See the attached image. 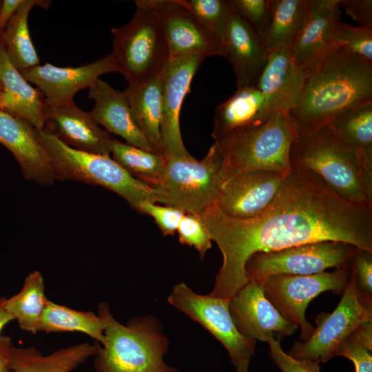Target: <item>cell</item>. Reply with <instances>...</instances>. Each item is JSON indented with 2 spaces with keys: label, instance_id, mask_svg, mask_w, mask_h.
<instances>
[{
  "label": "cell",
  "instance_id": "35",
  "mask_svg": "<svg viewBox=\"0 0 372 372\" xmlns=\"http://www.w3.org/2000/svg\"><path fill=\"white\" fill-rule=\"evenodd\" d=\"M332 45L334 48L344 47L372 62V22L355 27L338 21L333 31Z\"/></svg>",
  "mask_w": 372,
  "mask_h": 372
},
{
  "label": "cell",
  "instance_id": "17",
  "mask_svg": "<svg viewBox=\"0 0 372 372\" xmlns=\"http://www.w3.org/2000/svg\"><path fill=\"white\" fill-rule=\"evenodd\" d=\"M19 72L37 85L48 103L64 105L74 103L75 94L89 88L101 75L118 72V69L110 54L79 67L61 68L45 63Z\"/></svg>",
  "mask_w": 372,
  "mask_h": 372
},
{
  "label": "cell",
  "instance_id": "13",
  "mask_svg": "<svg viewBox=\"0 0 372 372\" xmlns=\"http://www.w3.org/2000/svg\"><path fill=\"white\" fill-rule=\"evenodd\" d=\"M205 58L185 54L169 59L162 70L161 136L164 153L180 157L192 156L183 142L180 113L194 76Z\"/></svg>",
  "mask_w": 372,
  "mask_h": 372
},
{
  "label": "cell",
  "instance_id": "6",
  "mask_svg": "<svg viewBox=\"0 0 372 372\" xmlns=\"http://www.w3.org/2000/svg\"><path fill=\"white\" fill-rule=\"evenodd\" d=\"M37 131L52 161L56 180H76L105 187L137 211L143 203H157L152 187L132 176L110 156L73 149L45 128Z\"/></svg>",
  "mask_w": 372,
  "mask_h": 372
},
{
  "label": "cell",
  "instance_id": "8",
  "mask_svg": "<svg viewBox=\"0 0 372 372\" xmlns=\"http://www.w3.org/2000/svg\"><path fill=\"white\" fill-rule=\"evenodd\" d=\"M135 4L132 19L111 29V55L129 83L160 74L169 59L160 17L152 0H136Z\"/></svg>",
  "mask_w": 372,
  "mask_h": 372
},
{
  "label": "cell",
  "instance_id": "38",
  "mask_svg": "<svg viewBox=\"0 0 372 372\" xmlns=\"http://www.w3.org/2000/svg\"><path fill=\"white\" fill-rule=\"evenodd\" d=\"M347 267L361 293L372 299V252L355 247Z\"/></svg>",
  "mask_w": 372,
  "mask_h": 372
},
{
  "label": "cell",
  "instance_id": "23",
  "mask_svg": "<svg viewBox=\"0 0 372 372\" xmlns=\"http://www.w3.org/2000/svg\"><path fill=\"white\" fill-rule=\"evenodd\" d=\"M88 98L94 101L90 115L107 132L121 136L130 145L157 152L136 125L123 92L99 78L89 87Z\"/></svg>",
  "mask_w": 372,
  "mask_h": 372
},
{
  "label": "cell",
  "instance_id": "12",
  "mask_svg": "<svg viewBox=\"0 0 372 372\" xmlns=\"http://www.w3.org/2000/svg\"><path fill=\"white\" fill-rule=\"evenodd\" d=\"M350 277L348 268L309 276L278 275L267 277L260 282L266 298L282 317L300 328L298 340H305L314 327L307 322L305 311L310 302L321 293L329 291L344 293Z\"/></svg>",
  "mask_w": 372,
  "mask_h": 372
},
{
  "label": "cell",
  "instance_id": "3",
  "mask_svg": "<svg viewBox=\"0 0 372 372\" xmlns=\"http://www.w3.org/2000/svg\"><path fill=\"white\" fill-rule=\"evenodd\" d=\"M289 159L291 167L316 174L341 198L372 207V154L362 155L331 126L298 136Z\"/></svg>",
  "mask_w": 372,
  "mask_h": 372
},
{
  "label": "cell",
  "instance_id": "9",
  "mask_svg": "<svg viewBox=\"0 0 372 372\" xmlns=\"http://www.w3.org/2000/svg\"><path fill=\"white\" fill-rule=\"evenodd\" d=\"M372 321V299L359 290L350 273L348 285L336 308L315 318L316 327L305 340H298L289 353L298 360L327 362L336 356L340 346L364 324Z\"/></svg>",
  "mask_w": 372,
  "mask_h": 372
},
{
  "label": "cell",
  "instance_id": "7",
  "mask_svg": "<svg viewBox=\"0 0 372 372\" xmlns=\"http://www.w3.org/2000/svg\"><path fill=\"white\" fill-rule=\"evenodd\" d=\"M163 155V180L152 187L157 203L198 214L216 203L220 187L229 174L215 143L200 160L192 156Z\"/></svg>",
  "mask_w": 372,
  "mask_h": 372
},
{
  "label": "cell",
  "instance_id": "19",
  "mask_svg": "<svg viewBox=\"0 0 372 372\" xmlns=\"http://www.w3.org/2000/svg\"><path fill=\"white\" fill-rule=\"evenodd\" d=\"M0 143L14 155L26 179L41 185L54 182L50 158L29 123L0 110Z\"/></svg>",
  "mask_w": 372,
  "mask_h": 372
},
{
  "label": "cell",
  "instance_id": "30",
  "mask_svg": "<svg viewBox=\"0 0 372 372\" xmlns=\"http://www.w3.org/2000/svg\"><path fill=\"white\" fill-rule=\"evenodd\" d=\"M309 0H270L271 19L262 37L269 54L290 45L299 31Z\"/></svg>",
  "mask_w": 372,
  "mask_h": 372
},
{
  "label": "cell",
  "instance_id": "25",
  "mask_svg": "<svg viewBox=\"0 0 372 372\" xmlns=\"http://www.w3.org/2000/svg\"><path fill=\"white\" fill-rule=\"evenodd\" d=\"M162 72L144 81L129 83L123 91L133 120L152 147L163 154L161 136Z\"/></svg>",
  "mask_w": 372,
  "mask_h": 372
},
{
  "label": "cell",
  "instance_id": "18",
  "mask_svg": "<svg viewBox=\"0 0 372 372\" xmlns=\"http://www.w3.org/2000/svg\"><path fill=\"white\" fill-rule=\"evenodd\" d=\"M45 129L69 147L79 151L110 156L114 138L102 129L90 112L74 103L54 105L45 100Z\"/></svg>",
  "mask_w": 372,
  "mask_h": 372
},
{
  "label": "cell",
  "instance_id": "44",
  "mask_svg": "<svg viewBox=\"0 0 372 372\" xmlns=\"http://www.w3.org/2000/svg\"><path fill=\"white\" fill-rule=\"evenodd\" d=\"M10 337H0V372H11L10 364V350L12 347Z\"/></svg>",
  "mask_w": 372,
  "mask_h": 372
},
{
  "label": "cell",
  "instance_id": "21",
  "mask_svg": "<svg viewBox=\"0 0 372 372\" xmlns=\"http://www.w3.org/2000/svg\"><path fill=\"white\" fill-rule=\"evenodd\" d=\"M304 79L291 45L268 55L256 87L263 94L269 118L296 103Z\"/></svg>",
  "mask_w": 372,
  "mask_h": 372
},
{
  "label": "cell",
  "instance_id": "45",
  "mask_svg": "<svg viewBox=\"0 0 372 372\" xmlns=\"http://www.w3.org/2000/svg\"><path fill=\"white\" fill-rule=\"evenodd\" d=\"M6 298L0 295V337L4 327L11 321L14 320L13 316L6 308Z\"/></svg>",
  "mask_w": 372,
  "mask_h": 372
},
{
  "label": "cell",
  "instance_id": "34",
  "mask_svg": "<svg viewBox=\"0 0 372 372\" xmlns=\"http://www.w3.org/2000/svg\"><path fill=\"white\" fill-rule=\"evenodd\" d=\"M198 22L223 45L231 5L228 0H181Z\"/></svg>",
  "mask_w": 372,
  "mask_h": 372
},
{
  "label": "cell",
  "instance_id": "31",
  "mask_svg": "<svg viewBox=\"0 0 372 372\" xmlns=\"http://www.w3.org/2000/svg\"><path fill=\"white\" fill-rule=\"evenodd\" d=\"M106 322L91 311L72 309L49 300L43 312L40 331L45 333L81 332L104 344Z\"/></svg>",
  "mask_w": 372,
  "mask_h": 372
},
{
  "label": "cell",
  "instance_id": "11",
  "mask_svg": "<svg viewBox=\"0 0 372 372\" xmlns=\"http://www.w3.org/2000/svg\"><path fill=\"white\" fill-rule=\"evenodd\" d=\"M167 300L223 344L237 372H248L256 342L244 337L236 328L229 311L230 299L200 295L180 282L174 287Z\"/></svg>",
  "mask_w": 372,
  "mask_h": 372
},
{
  "label": "cell",
  "instance_id": "32",
  "mask_svg": "<svg viewBox=\"0 0 372 372\" xmlns=\"http://www.w3.org/2000/svg\"><path fill=\"white\" fill-rule=\"evenodd\" d=\"M113 159L132 176L153 187L161 184L165 171L163 154L149 152L114 138L111 145Z\"/></svg>",
  "mask_w": 372,
  "mask_h": 372
},
{
  "label": "cell",
  "instance_id": "15",
  "mask_svg": "<svg viewBox=\"0 0 372 372\" xmlns=\"http://www.w3.org/2000/svg\"><path fill=\"white\" fill-rule=\"evenodd\" d=\"M158 12L169 59L185 54L226 58L225 46L198 22L181 0H152Z\"/></svg>",
  "mask_w": 372,
  "mask_h": 372
},
{
  "label": "cell",
  "instance_id": "26",
  "mask_svg": "<svg viewBox=\"0 0 372 372\" xmlns=\"http://www.w3.org/2000/svg\"><path fill=\"white\" fill-rule=\"evenodd\" d=\"M269 119L265 96L258 88L251 86L237 90L216 108L211 136L216 141L235 130L260 125Z\"/></svg>",
  "mask_w": 372,
  "mask_h": 372
},
{
  "label": "cell",
  "instance_id": "16",
  "mask_svg": "<svg viewBox=\"0 0 372 372\" xmlns=\"http://www.w3.org/2000/svg\"><path fill=\"white\" fill-rule=\"evenodd\" d=\"M288 174L265 171L234 174L223 183L216 205L229 217L254 218L272 202Z\"/></svg>",
  "mask_w": 372,
  "mask_h": 372
},
{
  "label": "cell",
  "instance_id": "4",
  "mask_svg": "<svg viewBox=\"0 0 372 372\" xmlns=\"http://www.w3.org/2000/svg\"><path fill=\"white\" fill-rule=\"evenodd\" d=\"M98 315L106 322L105 340L94 356L96 372H176L163 360L169 342L152 317L136 318L126 325L118 322L105 302Z\"/></svg>",
  "mask_w": 372,
  "mask_h": 372
},
{
  "label": "cell",
  "instance_id": "22",
  "mask_svg": "<svg viewBox=\"0 0 372 372\" xmlns=\"http://www.w3.org/2000/svg\"><path fill=\"white\" fill-rule=\"evenodd\" d=\"M224 46L236 74L237 90L255 86L267 54L262 37L232 6Z\"/></svg>",
  "mask_w": 372,
  "mask_h": 372
},
{
  "label": "cell",
  "instance_id": "1",
  "mask_svg": "<svg viewBox=\"0 0 372 372\" xmlns=\"http://www.w3.org/2000/svg\"><path fill=\"white\" fill-rule=\"evenodd\" d=\"M201 218L223 255L210 295L231 299L248 282L245 266L257 252L337 241L372 252V207L345 200L309 170L291 167L269 206L237 219L213 205Z\"/></svg>",
  "mask_w": 372,
  "mask_h": 372
},
{
  "label": "cell",
  "instance_id": "5",
  "mask_svg": "<svg viewBox=\"0 0 372 372\" xmlns=\"http://www.w3.org/2000/svg\"><path fill=\"white\" fill-rule=\"evenodd\" d=\"M299 136L288 111H280L263 124L235 130L215 141L229 176L256 171L287 174L290 149Z\"/></svg>",
  "mask_w": 372,
  "mask_h": 372
},
{
  "label": "cell",
  "instance_id": "41",
  "mask_svg": "<svg viewBox=\"0 0 372 372\" xmlns=\"http://www.w3.org/2000/svg\"><path fill=\"white\" fill-rule=\"evenodd\" d=\"M371 352L358 338L356 332L340 346L336 355L351 360L355 366V372H372Z\"/></svg>",
  "mask_w": 372,
  "mask_h": 372
},
{
  "label": "cell",
  "instance_id": "43",
  "mask_svg": "<svg viewBox=\"0 0 372 372\" xmlns=\"http://www.w3.org/2000/svg\"><path fill=\"white\" fill-rule=\"evenodd\" d=\"M23 0H3L0 10V34Z\"/></svg>",
  "mask_w": 372,
  "mask_h": 372
},
{
  "label": "cell",
  "instance_id": "2",
  "mask_svg": "<svg viewBox=\"0 0 372 372\" xmlns=\"http://www.w3.org/2000/svg\"><path fill=\"white\" fill-rule=\"evenodd\" d=\"M303 71L299 95L289 110L299 136L327 125L350 108L372 103V62L344 47Z\"/></svg>",
  "mask_w": 372,
  "mask_h": 372
},
{
  "label": "cell",
  "instance_id": "42",
  "mask_svg": "<svg viewBox=\"0 0 372 372\" xmlns=\"http://www.w3.org/2000/svg\"><path fill=\"white\" fill-rule=\"evenodd\" d=\"M339 6L353 21L362 25L372 22L371 0H340Z\"/></svg>",
  "mask_w": 372,
  "mask_h": 372
},
{
  "label": "cell",
  "instance_id": "24",
  "mask_svg": "<svg viewBox=\"0 0 372 372\" xmlns=\"http://www.w3.org/2000/svg\"><path fill=\"white\" fill-rule=\"evenodd\" d=\"M45 100L42 92L30 85L12 64L0 41V110L43 130Z\"/></svg>",
  "mask_w": 372,
  "mask_h": 372
},
{
  "label": "cell",
  "instance_id": "37",
  "mask_svg": "<svg viewBox=\"0 0 372 372\" xmlns=\"http://www.w3.org/2000/svg\"><path fill=\"white\" fill-rule=\"evenodd\" d=\"M235 12L247 21L262 37L271 19L270 0H230Z\"/></svg>",
  "mask_w": 372,
  "mask_h": 372
},
{
  "label": "cell",
  "instance_id": "28",
  "mask_svg": "<svg viewBox=\"0 0 372 372\" xmlns=\"http://www.w3.org/2000/svg\"><path fill=\"white\" fill-rule=\"evenodd\" d=\"M50 4V1L23 0L0 34V41L6 55L19 71L40 65L30 38L28 18L33 7L48 9Z\"/></svg>",
  "mask_w": 372,
  "mask_h": 372
},
{
  "label": "cell",
  "instance_id": "33",
  "mask_svg": "<svg viewBox=\"0 0 372 372\" xmlns=\"http://www.w3.org/2000/svg\"><path fill=\"white\" fill-rule=\"evenodd\" d=\"M359 152L372 146V103L350 108L329 124Z\"/></svg>",
  "mask_w": 372,
  "mask_h": 372
},
{
  "label": "cell",
  "instance_id": "10",
  "mask_svg": "<svg viewBox=\"0 0 372 372\" xmlns=\"http://www.w3.org/2000/svg\"><path fill=\"white\" fill-rule=\"evenodd\" d=\"M354 248L342 242L322 241L278 251L257 252L247 260L245 274L248 280L260 282L271 276H309L331 267L348 268Z\"/></svg>",
  "mask_w": 372,
  "mask_h": 372
},
{
  "label": "cell",
  "instance_id": "14",
  "mask_svg": "<svg viewBox=\"0 0 372 372\" xmlns=\"http://www.w3.org/2000/svg\"><path fill=\"white\" fill-rule=\"evenodd\" d=\"M229 311L238 332L253 340L280 342L298 328L282 316L266 298L262 284L254 280H248L230 299Z\"/></svg>",
  "mask_w": 372,
  "mask_h": 372
},
{
  "label": "cell",
  "instance_id": "46",
  "mask_svg": "<svg viewBox=\"0 0 372 372\" xmlns=\"http://www.w3.org/2000/svg\"><path fill=\"white\" fill-rule=\"evenodd\" d=\"M2 1H1V0H0V10H1V6H2Z\"/></svg>",
  "mask_w": 372,
  "mask_h": 372
},
{
  "label": "cell",
  "instance_id": "29",
  "mask_svg": "<svg viewBox=\"0 0 372 372\" xmlns=\"http://www.w3.org/2000/svg\"><path fill=\"white\" fill-rule=\"evenodd\" d=\"M48 301L43 277L35 270L25 277L19 292L6 298L5 305L22 330L35 334L40 331L41 318Z\"/></svg>",
  "mask_w": 372,
  "mask_h": 372
},
{
  "label": "cell",
  "instance_id": "40",
  "mask_svg": "<svg viewBox=\"0 0 372 372\" xmlns=\"http://www.w3.org/2000/svg\"><path fill=\"white\" fill-rule=\"evenodd\" d=\"M269 355L282 372H320V362L309 360H298L285 353L280 341L270 338Z\"/></svg>",
  "mask_w": 372,
  "mask_h": 372
},
{
  "label": "cell",
  "instance_id": "27",
  "mask_svg": "<svg viewBox=\"0 0 372 372\" xmlns=\"http://www.w3.org/2000/svg\"><path fill=\"white\" fill-rule=\"evenodd\" d=\"M98 343H80L61 348L43 355L34 347H17L10 350L11 372H71L100 349Z\"/></svg>",
  "mask_w": 372,
  "mask_h": 372
},
{
  "label": "cell",
  "instance_id": "39",
  "mask_svg": "<svg viewBox=\"0 0 372 372\" xmlns=\"http://www.w3.org/2000/svg\"><path fill=\"white\" fill-rule=\"evenodd\" d=\"M138 211L153 218L164 236H173L185 214L180 209L150 202L142 203Z\"/></svg>",
  "mask_w": 372,
  "mask_h": 372
},
{
  "label": "cell",
  "instance_id": "36",
  "mask_svg": "<svg viewBox=\"0 0 372 372\" xmlns=\"http://www.w3.org/2000/svg\"><path fill=\"white\" fill-rule=\"evenodd\" d=\"M176 231L180 243L195 248L201 258L211 247L212 240L200 214L185 213Z\"/></svg>",
  "mask_w": 372,
  "mask_h": 372
},
{
  "label": "cell",
  "instance_id": "20",
  "mask_svg": "<svg viewBox=\"0 0 372 372\" xmlns=\"http://www.w3.org/2000/svg\"><path fill=\"white\" fill-rule=\"evenodd\" d=\"M340 0H309L302 24L291 46L302 70L320 62L334 48L332 34L340 21Z\"/></svg>",
  "mask_w": 372,
  "mask_h": 372
}]
</instances>
